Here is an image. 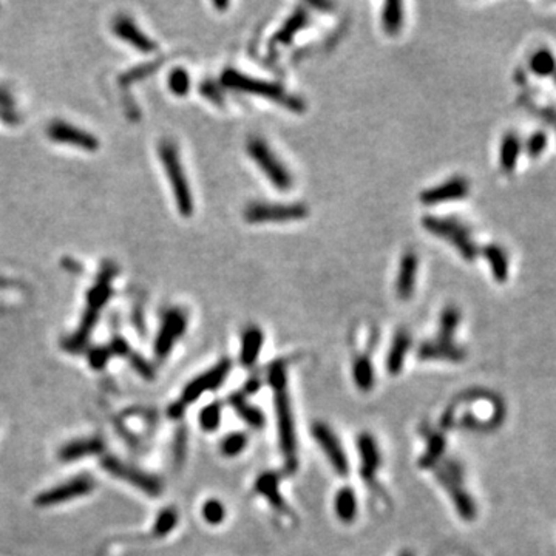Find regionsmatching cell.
<instances>
[{"instance_id":"6da1fadb","label":"cell","mask_w":556,"mask_h":556,"mask_svg":"<svg viewBox=\"0 0 556 556\" xmlns=\"http://www.w3.org/2000/svg\"><path fill=\"white\" fill-rule=\"evenodd\" d=\"M269 383L274 388L275 394V411L278 420V436H280V447L286 461L288 470L294 472L298 465L297 461V440H295V425L292 416L291 401L288 394L286 382V363L278 360L269 368Z\"/></svg>"},{"instance_id":"7a4b0ae2","label":"cell","mask_w":556,"mask_h":556,"mask_svg":"<svg viewBox=\"0 0 556 556\" xmlns=\"http://www.w3.org/2000/svg\"><path fill=\"white\" fill-rule=\"evenodd\" d=\"M221 84H223L226 88L247 93V95L266 98L268 101H272L278 105L286 107V109H289L291 111L302 113L306 109L303 99L292 95V93L284 88L281 84L270 82L266 79H258V77H252L249 75L241 73L238 70L227 68L226 71H223V75H221Z\"/></svg>"},{"instance_id":"3957f363","label":"cell","mask_w":556,"mask_h":556,"mask_svg":"<svg viewBox=\"0 0 556 556\" xmlns=\"http://www.w3.org/2000/svg\"><path fill=\"white\" fill-rule=\"evenodd\" d=\"M160 158L166 170L167 180L170 183V187L175 195V203L178 212L181 213L183 217L189 218L194 213L195 204H194V195H192L190 184L187 176H185L184 167L181 164L180 153H178V148L170 141H162L158 148Z\"/></svg>"},{"instance_id":"277c9868","label":"cell","mask_w":556,"mask_h":556,"mask_svg":"<svg viewBox=\"0 0 556 556\" xmlns=\"http://www.w3.org/2000/svg\"><path fill=\"white\" fill-rule=\"evenodd\" d=\"M422 226L425 231L448 241L462 255V258H465L467 261H473L479 254V249L473 241L468 227L463 226L458 219L428 215L422 219Z\"/></svg>"},{"instance_id":"5b68a950","label":"cell","mask_w":556,"mask_h":556,"mask_svg":"<svg viewBox=\"0 0 556 556\" xmlns=\"http://www.w3.org/2000/svg\"><path fill=\"white\" fill-rule=\"evenodd\" d=\"M246 150L252 161L261 169V172L265 173L268 180L274 184L275 189L281 192H288L292 189L294 180H292L289 169L284 166L265 139L251 138L246 144Z\"/></svg>"},{"instance_id":"8992f818","label":"cell","mask_w":556,"mask_h":556,"mask_svg":"<svg viewBox=\"0 0 556 556\" xmlns=\"http://www.w3.org/2000/svg\"><path fill=\"white\" fill-rule=\"evenodd\" d=\"M229 371H231V362L224 359L219 363H217V365L212 369L206 371L204 374L198 376L196 379L192 380L187 387L184 388L180 401L170 406L169 415L172 417H181L183 412L185 411V406L198 401V399L201 397L206 391L217 389L219 385L224 382L227 374H229Z\"/></svg>"},{"instance_id":"52a82bcc","label":"cell","mask_w":556,"mask_h":556,"mask_svg":"<svg viewBox=\"0 0 556 556\" xmlns=\"http://www.w3.org/2000/svg\"><path fill=\"white\" fill-rule=\"evenodd\" d=\"M308 215L309 209L302 203H251L245 209V219L251 224L288 223Z\"/></svg>"},{"instance_id":"ba28073f","label":"cell","mask_w":556,"mask_h":556,"mask_svg":"<svg viewBox=\"0 0 556 556\" xmlns=\"http://www.w3.org/2000/svg\"><path fill=\"white\" fill-rule=\"evenodd\" d=\"M102 467L107 473L113 474L118 479L127 481L132 486L138 487L148 496H158L162 491V484L155 476L147 474L141 470L127 465L123 461H119L115 456H105L102 459Z\"/></svg>"},{"instance_id":"9c48e42d","label":"cell","mask_w":556,"mask_h":556,"mask_svg":"<svg viewBox=\"0 0 556 556\" xmlns=\"http://www.w3.org/2000/svg\"><path fill=\"white\" fill-rule=\"evenodd\" d=\"M185 330H187V314L181 308H172L164 314L158 337L155 341L156 357L160 360L166 359L176 341L183 337Z\"/></svg>"},{"instance_id":"30bf717a","label":"cell","mask_w":556,"mask_h":556,"mask_svg":"<svg viewBox=\"0 0 556 556\" xmlns=\"http://www.w3.org/2000/svg\"><path fill=\"white\" fill-rule=\"evenodd\" d=\"M93 488H95V481H93L91 476H77L75 479H70L65 484H61V486H56L44 491V493H40L36 497V505H39V507H52V505H58L61 502H67L71 501V499L88 495Z\"/></svg>"},{"instance_id":"8fae6325","label":"cell","mask_w":556,"mask_h":556,"mask_svg":"<svg viewBox=\"0 0 556 556\" xmlns=\"http://www.w3.org/2000/svg\"><path fill=\"white\" fill-rule=\"evenodd\" d=\"M312 436L317 440L320 448L325 451L327 461L331 462L332 468L340 476H348L349 473V462L346 454L341 448L340 440L337 439L334 431L326 424L317 422L312 425Z\"/></svg>"},{"instance_id":"7c38bea8","label":"cell","mask_w":556,"mask_h":556,"mask_svg":"<svg viewBox=\"0 0 556 556\" xmlns=\"http://www.w3.org/2000/svg\"><path fill=\"white\" fill-rule=\"evenodd\" d=\"M47 134L49 139L61 142V144L76 146L85 152H96L99 147V141L91 133L75 125H70L68 123H63V121H54V123L49 124Z\"/></svg>"},{"instance_id":"4fadbf2b","label":"cell","mask_w":556,"mask_h":556,"mask_svg":"<svg viewBox=\"0 0 556 556\" xmlns=\"http://www.w3.org/2000/svg\"><path fill=\"white\" fill-rule=\"evenodd\" d=\"M470 192V184L463 176H454L442 183L436 187L426 189L420 194V201L426 206H438L444 203L459 201L463 199Z\"/></svg>"},{"instance_id":"5bb4252c","label":"cell","mask_w":556,"mask_h":556,"mask_svg":"<svg viewBox=\"0 0 556 556\" xmlns=\"http://www.w3.org/2000/svg\"><path fill=\"white\" fill-rule=\"evenodd\" d=\"M450 472L451 474L448 473V470H444V474H440L439 479L444 486H447L448 491H450V495L456 504V510L459 511V515L465 519V521H473L476 518V505L473 502V499L465 490L462 488L456 468H450Z\"/></svg>"},{"instance_id":"9a60e30c","label":"cell","mask_w":556,"mask_h":556,"mask_svg":"<svg viewBox=\"0 0 556 556\" xmlns=\"http://www.w3.org/2000/svg\"><path fill=\"white\" fill-rule=\"evenodd\" d=\"M417 269H419L417 255L412 251L405 252L401 260V265H399V274L396 281V292L401 300L405 302L410 300L412 294H415Z\"/></svg>"},{"instance_id":"2e32d148","label":"cell","mask_w":556,"mask_h":556,"mask_svg":"<svg viewBox=\"0 0 556 556\" xmlns=\"http://www.w3.org/2000/svg\"><path fill=\"white\" fill-rule=\"evenodd\" d=\"M113 31L116 33L119 39L125 40L127 44H130L137 49H139L141 53H153L156 49V44L148 38L147 34L142 33L139 28L134 25L133 20L128 17L121 16L115 20L113 24Z\"/></svg>"},{"instance_id":"e0dca14e","label":"cell","mask_w":556,"mask_h":556,"mask_svg":"<svg viewBox=\"0 0 556 556\" xmlns=\"http://www.w3.org/2000/svg\"><path fill=\"white\" fill-rule=\"evenodd\" d=\"M419 357L422 360H448L462 362L465 359V351L461 346H456L453 340L436 339L419 348Z\"/></svg>"},{"instance_id":"ac0fdd59","label":"cell","mask_w":556,"mask_h":556,"mask_svg":"<svg viewBox=\"0 0 556 556\" xmlns=\"http://www.w3.org/2000/svg\"><path fill=\"white\" fill-rule=\"evenodd\" d=\"M357 447L362 456V476L368 486L374 484L376 473L380 467V453L374 438L368 433H362L357 439Z\"/></svg>"},{"instance_id":"d6986e66","label":"cell","mask_w":556,"mask_h":556,"mask_svg":"<svg viewBox=\"0 0 556 556\" xmlns=\"http://www.w3.org/2000/svg\"><path fill=\"white\" fill-rule=\"evenodd\" d=\"M255 490L256 493L268 499V502L272 505L274 510L281 513V515H289L288 504L280 495V477L277 473L268 472L258 476V479L255 482Z\"/></svg>"},{"instance_id":"ffe728a7","label":"cell","mask_w":556,"mask_h":556,"mask_svg":"<svg viewBox=\"0 0 556 556\" xmlns=\"http://www.w3.org/2000/svg\"><path fill=\"white\" fill-rule=\"evenodd\" d=\"M104 451V442L99 438H88L73 440L61 448L59 459L63 462H73L87 458V456H95Z\"/></svg>"},{"instance_id":"44dd1931","label":"cell","mask_w":556,"mask_h":556,"mask_svg":"<svg viewBox=\"0 0 556 556\" xmlns=\"http://www.w3.org/2000/svg\"><path fill=\"white\" fill-rule=\"evenodd\" d=\"M263 343H265V334H263L261 327L255 325L246 327L243 337H241V351H240V359L245 366H252L256 362L261 353Z\"/></svg>"},{"instance_id":"7402d4cb","label":"cell","mask_w":556,"mask_h":556,"mask_svg":"<svg viewBox=\"0 0 556 556\" xmlns=\"http://www.w3.org/2000/svg\"><path fill=\"white\" fill-rule=\"evenodd\" d=\"M309 22V14L306 10L303 8H298L294 13H292V16L284 22V25L280 28L275 33V36L272 38V44L274 47H286L289 45L292 40H294L295 36L300 33L303 28L308 25Z\"/></svg>"},{"instance_id":"603a6c76","label":"cell","mask_w":556,"mask_h":556,"mask_svg":"<svg viewBox=\"0 0 556 556\" xmlns=\"http://www.w3.org/2000/svg\"><path fill=\"white\" fill-rule=\"evenodd\" d=\"M482 254L486 256L488 266L491 269V275L496 281L504 283L509 278V255L499 245H487L482 249Z\"/></svg>"},{"instance_id":"cb8c5ba5","label":"cell","mask_w":556,"mask_h":556,"mask_svg":"<svg viewBox=\"0 0 556 556\" xmlns=\"http://www.w3.org/2000/svg\"><path fill=\"white\" fill-rule=\"evenodd\" d=\"M410 346H411L410 334L405 331H399L393 339V343H391V349L388 353V360H387V366H388V371L391 376H397L399 373H401V369L403 366L405 355L410 351Z\"/></svg>"},{"instance_id":"d4e9b609","label":"cell","mask_w":556,"mask_h":556,"mask_svg":"<svg viewBox=\"0 0 556 556\" xmlns=\"http://www.w3.org/2000/svg\"><path fill=\"white\" fill-rule=\"evenodd\" d=\"M334 509L341 523L351 524L357 516V497L351 487H343L334 499Z\"/></svg>"},{"instance_id":"484cf974","label":"cell","mask_w":556,"mask_h":556,"mask_svg":"<svg viewBox=\"0 0 556 556\" xmlns=\"http://www.w3.org/2000/svg\"><path fill=\"white\" fill-rule=\"evenodd\" d=\"M229 402L232 405V408L238 412V416L245 420L247 425H251L252 428H261L265 425V415L256 408V406L251 405L247 401L245 394L237 393L232 394Z\"/></svg>"},{"instance_id":"4316f807","label":"cell","mask_w":556,"mask_h":556,"mask_svg":"<svg viewBox=\"0 0 556 556\" xmlns=\"http://www.w3.org/2000/svg\"><path fill=\"white\" fill-rule=\"evenodd\" d=\"M519 153H521V141L513 132L505 133L499 150V164L504 172L510 173L516 167Z\"/></svg>"},{"instance_id":"83f0119b","label":"cell","mask_w":556,"mask_h":556,"mask_svg":"<svg viewBox=\"0 0 556 556\" xmlns=\"http://www.w3.org/2000/svg\"><path fill=\"white\" fill-rule=\"evenodd\" d=\"M405 22L403 3L402 2H387L382 8V28L389 36L401 33Z\"/></svg>"},{"instance_id":"f1b7e54d","label":"cell","mask_w":556,"mask_h":556,"mask_svg":"<svg viewBox=\"0 0 556 556\" xmlns=\"http://www.w3.org/2000/svg\"><path fill=\"white\" fill-rule=\"evenodd\" d=\"M353 377L357 388L362 391H369L374 387V368L368 355L355 357L353 363Z\"/></svg>"},{"instance_id":"f546056e","label":"cell","mask_w":556,"mask_h":556,"mask_svg":"<svg viewBox=\"0 0 556 556\" xmlns=\"http://www.w3.org/2000/svg\"><path fill=\"white\" fill-rule=\"evenodd\" d=\"M461 323V311L454 306H448L442 311L440 323H439V339L453 340L454 331L458 330Z\"/></svg>"},{"instance_id":"4dcf8cb0","label":"cell","mask_w":556,"mask_h":556,"mask_svg":"<svg viewBox=\"0 0 556 556\" xmlns=\"http://www.w3.org/2000/svg\"><path fill=\"white\" fill-rule=\"evenodd\" d=\"M530 68L538 76H552L556 71L555 56L548 49H539L532 56Z\"/></svg>"},{"instance_id":"1f68e13d","label":"cell","mask_w":556,"mask_h":556,"mask_svg":"<svg viewBox=\"0 0 556 556\" xmlns=\"http://www.w3.org/2000/svg\"><path fill=\"white\" fill-rule=\"evenodd\" d=\"M169 90L176 96H185L190 91V76L184 68L178 67L170 71L167 79Z\"/></svg>"},{"instance_id":"d6a6232c","label":"cell","mask_w":556,"mask_h":556,"mask_svg":"<svg viewBox=\"0 0 556 556\" xmlns=\"http://www.w3.org/2000/svg\"><path fill=\"white\" fill-rule=\"evenodd\" d=\"M178 524V513L175 509H166L162 510L158 518H156L153 525V534L155 536H166L172 532Z\"/></svg>"},{"instance_id":"836d02e7","label":"cell","mask_w":556,"mask_h":556,"mask_svg":"<svg viewBox=\"0 0 556 556\" xmlns=\"http://www.w3.org/2000/svg\"><path fill=\"white\" fill-rule=\"evenodd\" d=\"M247 442H249V438L245 433H241V431L232 433L227 438H224L223 442H221V451H223V454L227 456V458H233V456H237L245 450Z\"/></svg>"},{"instance_id":"e575fe53","label":"cell","mask_w":556,"mask_h":556,"mask_svg":"<svg viewBox=\"0 0 556 556\" xmlns=\"http://www.w3.org/2000/svg\"><path fill=\"white\" fill-rule=\"evenodd\" d=\"M221 422V405L218 402L210 403L204 406L203 411L199 412V424L201 428L206 431L217 430Z\"/></svg>"},{"instance_id":"d590c367","label":"cell","mask_w":556,"mask_h":556,"mask_svg":"<svg viewBox=\"0 0 556 556\" xmlns=\"http://www.w3.org/2000/svg\"><path fill=\"white\" fill-rule=\"evenodd\" d=\"M203 518L210 525H218L224 521L226 509L218 499H209L203 505Z\"/></svg>"},{"instance_id":"8d00e7d4","label":"cell","mask_w":556,"mask_h":556,"mask_svg":"<svg viewBox=\"0 0 556 556\" xmlns=\"http://www.w3.org/2000/svg\"><path fill=\"white\" fill-rule=\"evenodd\" d=\"M444 450H445L444 439H442L439 434H433V436L428 440V450H426L422 461H420V463H422V467L434 465V463L439 461V458L442 456V453H444Z\"/></svg>"},{"instance_id":"74e56055","label":"cell","mask_w":556,"mask_h":556,"mask_svg":"<svg viewBox=\"0 0 556 556\" xmlns=\"http://www.w3.org/2000/svg\"><path fill=\"white\" fill-rule=\"evenodd\" d=\"M547 147V134L544 132H534L532 137L527 139L525 150L527 155L532 158H538V156L546 150Z\"/></svg>"},{"instance_id":"f35d334b","label":"cell","mask_w":556,"mask_h":556,"mask_svg":"<svg viewBox=\"0 0 556 556\" xmlns=\"http://www.w3.org/2000/svg\"><path fill=\"white\" fill-rule=\"evenodd\" d=\"M158 65H160V62L156 61L152 63H147V65H141V67L133 68L128 71V73H125L123 77H121V82L127 85V84H132L134 81L144 79L146 76H150V73H153V71L158 68Z\"/></svg>"},{"instance_id":"ab89813d","label":"cell","mask_w":556,"mask_h":556,"mask_svg":"<svg viewBox=\"0 0 556 556\" xmlns=\"http://www.w3.org/2000/svg\"><path fill=\"white\" fill-rule=\"evenodd\" d=\"M111 351L109 346H101V348H95L91 349L90 354H88V362L93 368L96 369H101L107 365V362L111 357Z\"/></svg>"},{"instance_id":"60d3db41","label":"cell","mask_w":556,"mask_h":556,"mask_svg":"<svg viewBox=\"0 0 556 556\" xmlns=\"http://www.w3.org/2000/svg\"><path fill=\"white\" fill-rule=\"evenodd\" d=\"M201 93L203 95L209 99V101H212V102H217V104H219L221 101V95H219V91H218V87L213 82H210V81H206V82H203L201 84Z\"/></svg>"},{"instance_id":"b9f144b4","label":"cell","mask_w":556,"mask_h":556,"mask_svg":"<svg viewBox=\"0 0 556 556\" xmlns=\"http://www.w3.org/2000/svg\"><path fill=\"white\" fill-rule=\"evenodd\" d=\"M539 115L543 116L547 123H550L556 128V111L552 109H541Z\"/></svg>"},{"instance_id":"7bdbcfd3","label":"cell","mask_w":556,"mask_h":556,"mask_svg":"<svg viewBox=\"0 0 556 556\" xmlns=\"http://www.w3.org/2000/svg\"><path fill=\"white\" fill-rule=\"evenodd\" d=\"M227 5H229V3H215V6H218V8H226Z\"/></svg>"},{"instance_id":"ee69618b","label":"cell","mask_w":556,"mask_h":556,"mask_svg":"<svg viewBox=\"0 0 556 556\" xmlns=\"http://www.w3.org/2000/svg\"><path fill=\"white\" fill-rule=\"evenodd\" d=\"M401 556H415L412 553H410V552H405V553H402Z\"/></svg>"},{"instance_id":"f6af8a7d","label":"cell","mask_w":556,"mask_h":556,"mask_svg":"<svg viewBox=\"0 0 556 556\" xmlns=\"http://www.w3.org/2000/svg\"><path fill=\"white\" fill-rule=\"evenodd\" d=\"M553 77H555V82H556V71L553 73Z\"/></svg>"}]
</instances>
